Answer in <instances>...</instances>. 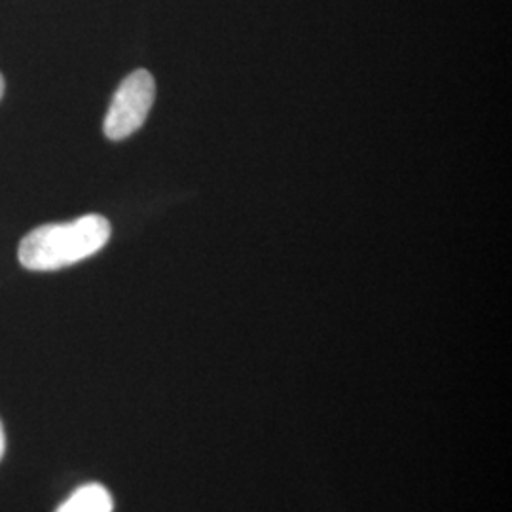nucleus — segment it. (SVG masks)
<instances>
[{
	"label": "nucleus",
	"instance_id": "f257e3e1",
	"mask_svg": "<svg viewBox=\"0 0 512 512\" xmlns=\"http://www.w3.org/2000/svg\"><path fill=\"white\" fill-rule=\"evenodd\" d=\"M109 239V220L101 215L44 224L21 241L19 262L33 272H54L97 255Z\"/></svg>",
	"mask_w": 512,
	"mask_h": 512
},
{
	"label": "nucleus",
	"instance_id": "f03ea898",
	"mask_svg": "<svg viewBox=\"0 0 512 512\" xmlns=\"http://www.w3.org/2000/svg\"><path fill=\"white\" fill-rule=\"evenodd\" d=\"M154 97L156 82L152 74L145 69L129 74L114 93L105 118L103 129L110 141L128 139L129 135L141 129L154 105Z\"/></svg>",
	"mask_w": 512,
	"mask_h": 512
},
{
	"label": "nucleus",
	"instance_id": "7ed1b4c3",
	"mask_svg": "<svg viewBox=\"0 0 512 512\" xmlns=\"http://www.w3.org/2000/svg\"><path fill=\"white\" fill-rule=\"evenodd\" d=\"M114 503L109 490L101 484L78 488L55 512H112Z\"/></svg>",
	"mask_w": 512,
	"mask_h": 512
},
{
	"label": "nucleus",
	"instance_id": "20e7f679",
	"mask_svg": "<svg viewBox=\"0 0 512 512\" xmlns=\"http://www.w3.org/2000/svg\"><path fill=\"white\" fill-rule=\"evenodd\" d=\"M4 448H6V437H4V429H2V421H0V459L4 456Z\"/></svg>",
	"mask_w": 512,
	"mask_h": 512
},
{
	"label": "nucleus",
	"instance_id": "39448f33",
	"mask_svg": "<svg viewBox=\"0 0 512 512\" xmlns=\"http://www.w3.org/2000/svg\"><path fill=\"white\" fill-rule=\"evenodd\" d=\"M2 95H4V78L0 74V99H2Z\"/></svg>",
	"mask_w": 512,
	"mask_h": 512
}]
</instances>
